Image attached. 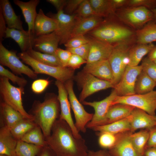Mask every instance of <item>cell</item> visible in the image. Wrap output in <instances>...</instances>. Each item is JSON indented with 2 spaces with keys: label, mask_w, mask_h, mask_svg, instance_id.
<instances>
[{
  "label": "cell",
  "mask_w": 156,
  "mask_h": 156,
  "mask_svg": "<svg viewBox=\"0 0 156 156\" xmlns=\"http://www.w3.org/2000/svg\"><path fill=\"white\" fill-rule=\"evenodd\" d=\"M149 135L148 129L142 130L136 132H130L129 137L137 153L140 156H144V153Z\"/></svg>",
  "instance_id": "obj_34"
},
{
  "label": "cell",
  "mask_w": 156,
  "mask_h": 156,
  "mask_svg": "<svg viewBox=\"0 0 156 156\" xmlns=\"http://www.w3.org/2000/svg\"><path fill=\"white\" fill-rule=\"evenodd\" d=\"M117 96L114 89L108 96L101 101L93 102L84 101L82 103L84 105L92 107L94 110L92 119L87 125L86 128L91 129L95 126L105 125L107 114Z\"/></svg>",
  "instance_id": "obj_12"
},
{
  "label": "cell",
  "mask_w": 156,
  "mask_h": 156,
  "mask_svg": "<svg viewBox=\"0 0 156 156\" xmlns=\"http://www.w3.org/2000/svg\"><path fill=\"white\" fill-rule=\"evenodd\" d=\"M117 103L129 105L142 109L149 115H155L156 110V90L148 93L126 96H117L112 105Z\"/></svg>",
  "instance_id": "obj_8"
},
{
  "label": "cell",
  "mask_w": 156,
  "mask_h": 156,
  "mask_svg": "<svg viewBox=\"0 0 156 156\" xmlns=\"http://www.w3.org/2000/svg\"><path fill=\"white\" fill-rule=\"evenodd\" d=\"M142 70L156 82V64L148 57L142 60Z\"/></svg>",
  "instance_id": "obj_42"
},
{
  "label": "cell",
  "mask_w": 156,
  "mask_h": 156,
  "mask_svg": "<svg viewBox=\"0 0 156 156\" xmlns=\"http://www.w3.org/2000/svg\"><path fill=\"white\" fill-rule=\"evenodd\" d=\"M148 57L152 61L156 59V46H155L148 53Z\"/></svg>",
  "instance_id": "obj_57"
},
{
  "label": "cell",
  "mask_w": 156,
  "mask_h": 156,
  "mask_svg": "<svg viewBox=\"0 0 156 156\" xmlns=\"http://www.w3.org/2000/svg\"><path fill=\"white\" fill-rule=\"evenodd\" d=\"M134 44H124L114 47L108 59L113 73V78L112 83L114 86L119 82L128 65L129 51Z\"/></svg>",
  "instance_id": "obj_9"
},
{
  "label": "cell",
  "mask_w": 156,
  "mask_h": 156,
  "mask_svg": "<svg viewBox=\"0 0 156 156\" xmlns=\"http://www.w3.org/2000/svg\"><path fill=\"white\" fill-rule=\"evenodd\" d=\"M96 15L105 19L114 16L116 10L111 0H89Z\"/></svg>",
  "instance_id": "obj_32"
},
{
  "label": "cell",
  "mask_w": 156,
  "mask_h": 156,
  "mask_svg": "<svg viewBox=\"0 0 156 156\" xmlns=\"http://www.w3.org/2000/svg\"><path fill=\"white\" fill-rule=\"evenodd\" d=\"M26 53L32 58L42 64L54 66L63 67L56 55L42 53L35 51L33 48Z\"/></svg>",
  "instance_id": "obj_35"
},
{
  "label": "cell",
  "mask_w": 156,
  "mask_h": 156,
  "mask_svg": "<svg viewBox=\"0 0 156 156\" xmlns=\"http://www.w3.org/2000/svg\"><path fill=\"white\" fill-rule=\"evenodd\" d=\"M115 16L120 22L135 31L153 21L151 10L143 7H126L117 9Z\"/></svg>",
  "instance_id": "obj_4"
},
{
  "label": "cell",
  "mask_w": 156,
  "mask_h": 156,
  "mask_svg": "<svg viewBox=\"0 0 156 156\" xmlns=\"http://www.w3.org/2000/svg\"><path fill=\"white\" fill-rule=\"evenodd\" d=\"M87 156H113L106 149L94 151L89 150Z\"/></svg>",
  "instance_id": "obj_53"
},
{
  "label": "cell",
  "mask_w": 156,
  "mask_h": 156,
  "mask_svg": "<svg viewBox=\"0 0 156 156\" xmlns=\"http://www.w3.org/2000/svg\"><path fill=\"white\" fill-rule=\"evenodd\" d=\"M0 156H9L8 155L4 154H0Z\"/></svg>",
  "instance_id": "obj_59"
},
{
  "label": "cell",
  "mask_w": 156,
  "mask_h": 156,
  "mask_svg": "<svg viewBox=\"0 0 156 156\" xmlns=\"http://www.w3.org/2000/svg\"><path fill=\"white\" fill-rule=\"evenodd\" d=\"M90 42V38L84 35H79L70 38L64 44L66 48H75Z\"/></svg>",
  "instance_id": "obj_43"
},
{
  "label": "cell",
  "mask_w": 156,
  "mask_h": 156,
  "mask_svg": "<svg viewBox=\"0 0 156 156\" xmlns=\"http://www.w3.org/2000/svg\"><path fill=\"white\" fill-rule=\"evenodd\" d=\"M156 64V59L153 61Z\"/></svg>",
  "instance_id": "obj_60"
},
{
  "label": "cell",
  "mask_w": 156,
  "mask_h": 156,
  "mask_svg": "<svg viewBox=\"0 0 156 156\" xmlns=\"http://www.w3.org/2000/svg\"><path fill=\"white\" fill-rule=\"evenodd\" d=\"M144 156H156V147L146 148Z\"/></svg>",
  "instance_id": "obj_56"
},
{
  "label": "cell",
  "mask_w": 156,
  "mask_h": 156,
  "mask_svg": "<svg viewBox=\"0 0 156 156\" xmlns=\"http://www.w3.org/2000/svg\"><path fill=\"white\" fill-rule=\"evenodd\" d=\"M2 12L0 10V42H2L3 38H5V32L7 27Z\"/></svg>",
  "instance_id": "obj_52"
},
{
  "label": "cell",
  "mask_w": 156,
  "mask_h": 156,
  "mask_svg": "<svg viewBox=\"0 0 156 156\" xmlns=\"http://www.w3.org/2000/svg\"><path fill=\"white\" fill-rule=\"evenodd\" d=\"M37 125L33 120L24 118L10 129V131L14 137L18 141Z\"/></svg>",
  "instance_id": "obj_36"
},
{
  "label": "cell",
  "mask_w": 156,
  "mask_h": 156,
  "mask_svg": "<svg viewBox=\"0 0 156 156\" xmlns=\"http://www.w3.org/2000/svg\"><path fill=\"white\" fill-rule=\"evenodd\" d=\"M112 18L106 19L104 22L89 32L90 36L114 47L136 42L135 31L119 21L118 22Z\"/></svg>",
  "instance_id": "obj_3"
},
{
  "label": "cell",
  "mask_w": 156,
  "mask_h": 156,
  "mask_svg": "<svg viewBox=\"0 0 156 156\" xmlns=\"http://www.w3.org/2000/svg\"><path fill=\"white\" fill-rule=\"evenodd\" d=\"M36 36L28 31L21 30L7 27L5 38H10L18 44L22 52H26L33 48L34 42Z\"/></svg>",
  "instance_id": "obj_19"
},
{
  "label": "cell",
  "mask_w": 156,
  "mask_h": 156,
  "mask_svg": "<svg viewBox=\"0 0 156 156\" xmlns=\"http://www.w3.org/2000/svg\"><path fill=\"white\" fill-rule=\"evenodd\" d=\"M87 63V61L81 57L76 55L72 54L68 63L67 67L75 70L80 68L84 64Z\"/></svg>",
  "instance_id": "obj_48"
},
{
  "label": "cell",
  "mask_w": 156,
  "mask_h": 156,
  "mask_svg": "<svg viewBox=\"0 0 156 156\" xmlns=\"http://www.w3.org/2000/svg\"><path fill=\"white\" fill-rule=\"evenodd\" d=\"M135 108L133 106L123 103H117L112 105L109 109L106 115L105 125L128 117L131 114Z\"/></svg>",
  "instance_id": "obj_29"
},
{
  "label": "cell",
  "mask_w": 156,
  "mask_h": 156,
  "mask_svg": "<svg viewBox=\"0 0 156 156\" xmlns=\"http://www.w3.org/2000/svg\"><path fill=\"white\" fill-rule=\"evenodd\" d=\"M143 7L151 10L156 7V0H129L127 7Z\"/></svg>",
  "instance_id": "obj_44"
},
{
  "label": "cell",
  "mask_w": 156,
  "mask_h": 156,
  "mask_svg": "<svg viewBox=\"0 0 156 156\" xmlns=\"http://www.w3.org/2000/svg\"><path fill=\"white\" fill-rule=\"evenodd\" d=\"M83 0H67L66 5L63 10L64 12L68 14H73Z\"/></svg>",
  "instance_id": "obj_49"
},
{
  "label": "cell",
  "mask_w": 156,
  "mask_h": 156,
  "mask_svg": "<svg viewBox=\"0 0 156 156\" xmlns=\"http://www.w3.org/2000/svg\"><path fill=\"white\" fill-rule=\"evenodd\" d=\"M60 109L57 96L46 94L44 101H35L29 112L33 121L42 129L45 139L51 134L53 126L59 118Z\"/></svg>",
  "instance_id": "obj_2"
},
{
  "label": "cell",
  "mask_w": 156,
  "mask_h": 156,
  "mask_svg": "<svg viewBox=\"0 0 156 156\" xmlns=\"http://www.w3.org/2000/svg\"><path fill=\"white\" fill-rule=\"evenodd\" d=\"M111 1L113 7L116 10L127 7L129 0H111Z\"/></svg>",
  "instance_id": "obj_55"
},
{
  "label": "cell",
  "mask_w": 156,
  "mask_h": 156,
  "mask_svg": "<svg viewBox=\"0 0 156 156\" xmlns=\"http://www.w3.org/2000/svg\"><path fill=\"white\" fill-rule=\"evenodd\" d=\"M90 49L89 42L75 48H66L72 54L78 55L87 61Z\"/></svg>",
  "instance_id": "obj_45"
},
{
  "label": "cell",
  "mask_w": 156,
  "mask_h": 156,
  "mask_svg": "<svg viewBox=\"0 0 156 156\" xmlns=\"http://www.w3.org/2000/svg\"><path fill=\"white\" fill-rule=\"evenodd\" d=\"M83 70L99 79L112 82L113 74L108 60L86 64Z\"/></svg>",
  "instance_id": "obj_22"
},
{
  "label": "cell",
  "mask_w": 156,
  "mask_h": 156,
  "mask_svg": "<svg viewBox=\"0 0 156 156\" xmlns=\"http://www.w3.org/2000/svg\"><path fill=\"white\" fill-rule=\"evenodd\" d=\"M66 0H47L46 1L52 5L57 12L63 10L66 3Z\"/></svg>",
  "instance_id": "obj_51"
},
{
  "label": "cell",
  "mask_w": 156,
  "mask_h": 156,
  "mask_svg": "<svg viewBox=\"0 0 156 156\" xmlns=\"http://www.w3.org/2000/svg\"><path fill=\"white\" fill-rule=\"evenodd\" d=\"M36 156H57L53 150L47 145L42 148Z\"/></svg>",
  "instance_id": "obj_54"
},
{
  "label": "cell",
  "mask_w": 156,
  "mask_h": 156,
  "mask_svg": "<svg viewBox=\"0 0 156 156\" xmlns=\"http://www.w3.org/2000/svg\"><path fill=\"white\" fill-rule=\"evenodd\" d=\"M76 80L82 88L79 97L81 103L96 92L114 87L111 82L99 79L83 70L78 73Z\"/></svg>",
  "instance_id": "obj_7"
},
{
  "label": "cell",
  "mask_w": 156,
  "mask_h": 156,
  "mask_svg": "<svg viewBox=\"0 0 156 156\" xmlns=\"http://www.w3.org/2000/svg\"><path fill=\"white\" fill-rule=\"evenodd\" d=\"M13 2L21 10L28 26V31L35 34L34 23L38 14L36 8L40 0H31L27 2H23L19 0H14Z\"/></svg>",
  "instance_id": "obj_23"
},
{
  "label": "cell",
  "mask_w": 156,
  "mask_h": 156,
  "mask_svg": "<svg viewBox=\"0 0 156 156\" xmlns=\"http://www.w3.org/2000/svg\"><path fill=\"white\" fill-rule=\"evenodd\" d=\"M130 115L123 119L109 124L95 126L91 129L97 133L107 132L116 135L130 132Z\"/></svg>",
  "instance_id": "obj_27"
},
{
  "label": "cell",
  "mask_w": 156,
  "mask_h": 156,
  "mask_svg": "<svg viewBox=\"0 0 156 156\" xmlns=\"http://www.w3.org/2000/svg\"><path fill=\"white\" fill-rule=\"evenodd\" d=\"M0 106L1 126L4 125L10 129L25 118L19 112L3 101L1 102Z\"/></svg>",
  "instance_id": "obj_28"
},
{
  "label": "cell",
  "mask_w": 156,
  "mask_h": 156,
  "mask_svg": "<svg viewBox=\"0 0 156 156\" xmlns=\"http://www.w3.org/2000/svg\"><path fill=\"white\" fill-rule=\"evenodd\" d=\"M156 82L142 70L138 75L135 83V94H142L153 90Z\"/></svg>",
  "instance_id": "obj_33"
},
{
  "label": "cell",
  "mask_w": 156,
  "mask_h": 156,
  "mask_svg": "<svg viewBox=\"0 0 156 156\" xmlns=\"http://www.w3.org/2000/svg\"><path fill=\"white\" fill-rule=\"evenodd\" d=\"M43 147L19 140L17 142L15 153L17 156H36Z\"/></svg>",
  "instance_id": "obj_38"
},
{
  "label": "cell",
  "mask_w": 156,
  "mask_h": 156,
  "mask_svg": "<svg viewBox=\"0 0 156 156\" xmlns=\"http://www.w3.org/2000/svg\"><path fill=\"white\" fill-rule=\"evenodd\" d=\"M136 42L147 44L156 41V23L150 22L142 28L135 31Z\"/></svg>",
  "instance_id": "obj_31"
},
{
  "label": "cell",
  "mask_w": 156,
  "mask_h": 156,
  "mask_svg": "<svg viewBox=\"0 0 156 156\" xmlns=\"http://www.w3.org/2000/svg\"><path fill=\"white\" fill-rule=\"evenodd\" d=\"M24 88L12 85L7 78L0 77V94L3 102L20 113L25 118L33 120L32 116L27 112L23 105L22 96Z\"/></svg>",
  "instance_id": "obj_6"
},
{
  "label": "cell",
  "mask_w": 156,
  "mask_h": 156,
  "mask_svg": "<svg viewBox=\"0 0 156 156\" xmlns=\"http://www.w3.org/2000/svg\"><path fill=\"white\" fill-rule=\"evenodd\" d=\"M18 56L23 62L30 66L36 74H43L51 76L64 83L73 78L74 70L68 67L54 66L41 63L26 52H21Z\"/></svg>",
  "instance_id": "obj_5"
},
{
  "label": "cell",
  "mask_w": 156,
  "mask_h": 156,
  "mask_svg": "<svg viewBox=\"0 0 156 156\" xmlns=\"http://www.w3.org/2000/svg\"><path fill=\"white\" fill-rule=\"evenodd\" d=\"M56 54L64 67H67L69 60L72 55L68 50H64L58 48L56 51Z\"/></svg>",
  "instance_id": "obj_47"
},
{
  "label": "cell",
  "mask_w": 156,
  "mask_h": 156,
  "mask_svg": "<svg viewBox=\"0 0 156 156\" xmlns=\"http://www.w3.org/2000/svg\"><path fill=\"white\" fill-rule=\"evenodd\" d=\"M0 63L2 66L8 67L14 74H25L33 79L37 77L33 70L24 64L16 55V52L9 50L0 42Z\"/></svg>",
  "instance_id": "obj_11"
},
{
  "label": "cell",
  "mask_w": 156,
  "mask_h": 156,
  "mask_svg": "<svg viewBox=\"0 0 156 156\" xmlns=\"http://www.w3.org/2000/svg\"><path fill=\"white\" fill-rule=\"evenodd\" d=\"M155 117H156V116H155Z\"/></svg>",
  "instance_id": "obj_62"
},
{
  "label": "cell",
  "mask_w": 156,
  "mask_h": 156,
  "mask_svg": "<svg viewBox=\"0 0 156 156\" xmlns=\"http://www.w3.org/2000/svg\"><path fill=\"white\" fill-rule=\"evenodd\" d=\"M45 139L57 156H87L89 150L85 140L75 137L70 126L64 120L57 119L51 134Z\"/></svg>",
  "instance_id": "obj_1"
},
{
  "label": "cell",
  "mask_w": 156,
  "mask_h": 156,
  "mask_svg": "<svg viewBox=\"0 0 156 156\" xmlns=\"http://www.w3.org/2000/svg\"><path fill=\"white\" fill-rule=\"evenodd\" d=\"M0 10L2 12L8 27L24 30L20 16L16 14L8 0H0Z\"/></svg>",
  "instance_id": "obj_25"
},
{
  "label": "cell",
  "mask_w": 156,
  "mask_h": 156,
  "mask_svg": "<svg viewBox=\"0 0 156 156\" xmlns=\"http://www.w3.org/2000/svg\"><path fill=\"white\" fill-rule=\"evenodd\" d=\"M21 140L42 146L47 145L42 131L38 125L25 134Z\"/></svg>",
  "instance_id": "obj_37"
},
{
  "label": "cell",
  "mask_w": 156,
  "mask_h": 156,
  "mask_svg": "<svg viewBox=\"0 0 156 156\" xmlns=\"http://www.w3.org/2000/svg\"><path fill=\"white\" fill-rule=\"evenodd\" d=\"M18 141L12 134L10 129L4 125L0 129V154L12 156L16 154Z\"/></svg>",
  "instance_id": "obj_26"
},
{
  "label": "cell",
  "mask_w": 156,
  "mask_h": 156,
  "mask_svg": "<svg viewBox=\"0 0 156 156\" xmlns=\"http://www.w3.org/2000/svg\"><path fill=\"white\" fill-rule=\"evenodd\" d=\"M50 81L47 79H40L34 81L31 85L32 91L36 94L42 92L49 86Z\"/></svg>",
  "instance_id": "obj_46"
},
{
  "label": "cell",
  "mask_w": 156,
  "mask_h": 156,
  "mask_svg": "<svg viewBox=\"0 0 156 156\" xmlns=\"http://www.w3.org/2000/svg\"><path fill=\"white\" fill-rule=\"evenodd\" d=\"M155 45L153 43L147 44H137L133 45L130 49L128 53V66L138 65L143 57L149 53Z\"/></svg>",
  "instance_id": "obj_30"
},
{
  "label": "cell",
  "mask_w": 156,
  "mask_h": 156,
  "mask_svg": "<svg viewBox=\"0 0 156 156\" xmlns=\"http://www.w3.org/2000/svg\"><path fill=\"white\" fill-rule=\"evenodd\" d=\"M148 130L149 135L146 148L156 147V127Z\"/></svg>",
  "instance_id": "obj_50"
},
{
  "label": "cell",
  "mask_w": 156,
  "mask_h": 156,
  "mask_svg": "<svg viewBox=\"0 0 156 156\" xmlns=\"http://www.w3.org/2000/svg\"><path fill=\"white\" fill-rule=\"evenodd\" d=\"M60 43V38L54 31L36 36L34 39L33 48L42 53L56 55V51Z\"/></svg>",
  "instance_id": "obj_17"
},
{
  "label": "cell",
  "mask_w": 156,
  "mask_h": 156,
  "mask_svg": "<svg viewBox=\"0 0 156 156\" xmlns=\"http://www.w3.org/2000/svg\"><path fill=\"white\" fill-rule=\"evenodd\" d=\"M64 84L68 93L71 108L74 114L75 127L79 132L85 133L86 125L92 119L94 114L88 112L77 99L74 91L72 79L67 81Z\"/></svg>",
  "instance_id": "obj_10"
},
{
  "label": "cell",
  "mask_w": 156,
  "mask_h": 156,
  "mask_svg": "<svg viewBox=\"0 0 156 156\" xmlns=\"http://www.w3.org/2000/svg\"><path fill=\"white\" fill-rule=\"evenodd\" d=\"M142 70L141 65L127 66L120 81L113 88L118 96H126L135 94V83Z\"/></svg>",
  "instance_id": "obj_14"
},
{
  "label": "cell",
  "mask_w": 156,
  "mask_h": 156,
  "mask_svg": "<svg viewBox=\"0 0 156 156\" xmlns=\"http://www.w3.org/2000/svg\"><path fill=\"white\" fill-rule=\"evenodd\" d=\"M130 116V132L132 133L139 129L149 130L156 127V116L151 115L142 109L135 108Z\"/></svg>",
  "instance_id": "obj_18"
},
{
  "label": "cell",
  "mask_w": 156,
  "mask_h": 156,
  "mask_svg": "<svg viewBox=\"0 0 156 156\" xmlns=\"http://www.w3.org/2000/svg\"><path fill=\"white\" fill-rule=\"evenodd\" d=\"M47 16L57 21V27L55 31L60 38L59 44H64L71 37L76 21L77 16L75 14H66L63 10L55 14L49 13Z\"/></svg>",
  "instance_id": "obj_13"
},
{
  "label": "cell",
  "mask_w": 156,
  "mask_h": 156,
  "mask_svg": "<svg viewBox=\"0 0 156 156\" xmlns=\"http://www.w3.org/2000/svg\"><path fill=\"white\" fill-rule=\"evenodd\" d=\"M99 136L98 143L104 149H109L116 144L118 138V134H114L107 132L97 133Z\"/></svg>",
  "instance_id": "obj_39"
},
{
  "label": "cell",
  "mask_w": 156,
  "mask_h": 156,
  "mask_svg": "<svg viewBox=\"0 0 156 156\" xmlns=\"http://www.w3.org/2000/svg\"><path fill=\"white\" fill-rule=\"evenodd\" d=\"M130 132L118 134L115 144L108 149L113 156H140L133 146L129 137Z\"/></svg>",
  "instance_id": "obj_20"
},
{
  "label": "cell",
  "mask_w": 156,
  "mask_h": 156,
  "mask_svg": "<svg viewBox=\"0 0 156 156\" xmlns=\"http://www.w3.org/2000/svg\"><path fill=\"white\" fill-rule=\"evenodd\" d=\"M55 84L58 90L57 97L60 106V112L59 119L64 120L68 123L75 137L77 138H81L82 137L76 129L72 118L68 94L64 83L56 80Z\"/></svg>",
  "instance_id": "obj_15"
},
{
  "label": "cell",
  "mask_w": 156,
  "mask_h": 156,
  "mask_svg": "<svg viewBox=\"0 0 156 156\" xmlns=\"http://www.w3.org/2000/svg\"><path fill=\"white\" fill-rule=\"evenodd\" d=\"M89 38L90 49L86 64L108 60L114 47L97 39Z\"/></svg>",
  "instance_id": "obj_16"
},
{
  "label": "cell",
  "mask_w": 156,
  "mask_h": 156,
  "mask_svg": "<svg viewBox=\"0 0 156 156\" xmlns=\"http://www.w3.org/2000/svg\"><path fill=\"white\" fill-rule=\"evenodd\" d=\"M57 23L54 19L45 15L40 9L35 19L34 33L36 36L46 34L56 30Z\"/></svg>",
  "instance_id": "obj_24"
},
{
  "label": "cell",
  "mask_w": 156,
  "mask_h": 156,
  "mask_svg": "<svg viewBox=\"0 0 156 156\" xmlns=\"http://www.w3.org/2000/svg\"><path fill=\"white\" fill-rule=\"evenodd\" d=\"M153 16V21L156 23V7L151 10Z\"/></svg>",
  "instance_id": "obj_58"
},
{
  "label": "cell",
  "mask_w": 156,
  "mask_h": 156,
  "mask_svg": "<svg viewBox=\"0 0 156 156\" xmlns=\"http://www.w3.org/2000/svg\"><path fill=\"white\" fill-rule=\"evenodd\" d=\"M17 156V155H16V154H14V155L13 156Z\"/></svg>",
  "instance_id": "obj_61"
},
{
  "label": "cell",
  "mask_w": 156,
  "mask_h": 156,
  "mask_svg": "<svg viewBox=\"0 0 156 156\" xmlns=\"http://www.w3.org/2000/svg\"><path fill=\"white\" fill-rule=\"evenodd\" d=\"M73 14L78 17L86 18L96 15L89 0H83Z\"/></svg>",
  "instance_id": "obj_40"
},
{
  "label": "cell",
  "mask_w": 156,
  "mask_h": 156,
  "mask_svg": "<svg viewBox=\"0 0 156 156\" xmlns=\"http://www.w3.org/2000/svg\"><path fill=\"white\" fill-rule=\"evenodd\" d=\"M0 75L1 76L7 78L14 84H17L19 87L24 88L27 83L26 79L16 75L1 65H0Z\"/></svg>",
  "instance_id": "obj_41"
},
{
  "label": "cell",
  "mask_w": 156,
  "mask_h": 156,
  "mask_svg": "<svg viewBox=\"0 0 156 156\" xmlns=\"http://www.w3.org/2000/svg\"><path fill=\"white\" fill-rule=\"evenodd\" d=\"M106 20V19L96 15L86 18H81L77 16L70 38L78 36L84 35L88 33L104 22Z\"/></svg>",
  "instance_id": "obj_21"
}]
</instances>
